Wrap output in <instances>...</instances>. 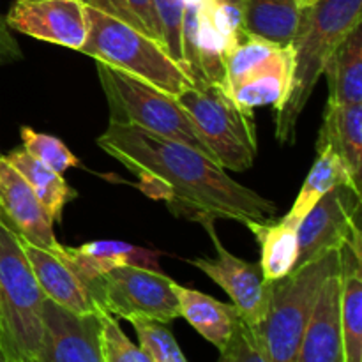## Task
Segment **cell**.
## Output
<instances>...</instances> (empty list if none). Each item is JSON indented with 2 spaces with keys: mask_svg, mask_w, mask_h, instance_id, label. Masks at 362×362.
<instances>
[{
  "mask_svg": "<svg viewBox=\"0 0 362 362\" xmlns=\"http://www.w3.org/2000/svg\"><path fill=\"white\" fill-rule=\"evenodd\" d=\"M98 147L140 179L147 197L194 223L230 219L247 226L278 216V205L233 180L197 148L134 126L108 124Z\"/></svg>",
  "mask_w": 362,
  "mask_h": 362,
  "instance_id": "6da1fadb",
  "label": "cell"
},
{
  "mask_svg": "<svg viewBox=\"0 0 362 362\" xmlns=\"http://www.w3.org/2000/svg\"><path fill=\"white\" fill-rule=\"evenodd\" d=\"M362 23V0H310L303 7L300 23L293 35L292 87L285 105L274 112L276 138L293 144L297 122L317 87L318 78L336 46L352 28Z\"/></svg>",
  "mask_w": 362,
  "mask_h": 362,
  "instance_id": "7a4b0ae2",
  "label": "cell"
},
{
  "mask_svg": "<svg viewBox=\"0 0 362 362\" xmlns=\"http://www.w3.org/2000/svg\"><path fill=\"white\" fill-rule=\"evenodd\" d=\"M85 16L87 39L80 53L170 95L180 94L193 83L189 73L170 57L161 42L90 6H85Z\"/></svg>",
  "mask_w": 362,
  "mask_h": 362,
  "instance_id": "3957f363",
  "label": "cell"
},
{
  "mask_svg": "<svg viewBox=\"0 0 362 362\" xmlns=\"http://www.w3.org/2000/svg\"><path fill=\"white\" fill-rule=\"evenodd\" d=\"M336 271H339V250L329 251L271 283L267 311L253 327L267 362H296L322 286Z\"/></svg>",
  "mask_w": 362,
  "mask_h": 362,
  "instance_id": "277c9868",
  "label": "cell"
},
{
  "mask_svg": "<svg viewBox=\"0 0 362 362\" xmlns=\"http://www.w3.org/2000/svg\"><path fill=\"white\" fill-rule=\"evenodd\" d=\"M45 300L20 237L0 216V349L11 362L34 361Z\"/></svg>",
  "mask_w": 362,
  "mask_h": 362,
  "instance_id": "5b68a950",
  "label": "cell"
},
{
  "mask_svg": "<svg viewBox=\"0 0 362 362\" xmlns=\"http://www.w3.org/2000/svg\"><path fill=\"white\" fill-rule=\"evenodd\" d=\"M175 99L221 168L246 172L253 166L258 138L251 110L214 83H191Z\"/></svg>",
  "mask_w": 362,
  "mask_h": 362,
  "instance_id": "8992f818",
  "label": "cell"
},
{
  "mask_svg": "<svg viewBox=\"0 0 362 362\" xmlns=\"http://www.w3.org/2000/svg\"><path fill=\"white\" fill-rule=\"evenodd\" d=\"M95 64L99 83L108 103V124L140 127L158 136L189 145L216 161L175 95L158 90L152 85L103 62Z\"/></svg>",
  "mask_w": 362,
  "mask_h": 362,
  "instance_id": "52a82bcc",
  "label": "cell"
},
{
  "mask_svg": "<svg viewBox=\"0 0 362 362\" xmlns=\"http://www.w3.org/2000/svg\"><path fill=\"white\" fill-rule=\"evenodd\" d=\"M175 281L158 269L122 265L103 274L92 288L99 311L113 318L152 320L168 325L179 318Z\"/></svg>",
  "mask_w": 362,
  "mask_h": 362,
  "instance_id": "ba28073f",
  "label": "cell"
},
{
  "mask_svg": "<svg viewBox=\"0 0 362 362\" xmlns=\"http://www.w3.org/2000/svg\"><path fill=\"white\" fill-rule=\"evenodd\" d=\"M362 193L352 184H338L317 202L297 226V262L304 267L322 255L339 250L361 230Z\"/></svg>",
  "mask_w": 362,
  "mask_h": 362,
  "instance_id": "9c48e42d",
  "label": "cell"
},
{
  "mask_svg": "<svg viewBox=\"0 0 362 362\" xmlns=\"http://www.w3.org/2000/svg\"><path fill=\"white\" fill-rule=\"evenodd\" d=\"M202 225L211 235L216 247V257L194 258L191 264L228 293L233 308L244 324L257 327L267 311L271 283L265 281L260 265L235 257L219 243L214 221H205Z\"/></svg>",
  "mask_w": 362,
  "mask_h": 362,
  "instance_id": "30bf717a",
  "label": "cell"
},
{
  "mask_svg": "<svg viewBox=\"0 0 362 362\" xmlns=\"http://www.w3.org/2000/svg\"><path fill=\"white\" fill-rule=\"evenodd\" d=\"M99 313H71L46 299L41 345L32 362H105Z\"/></svg>",
  "mask_w": 362,
  "mask_h": 362,
  "instance_id": "8fae6325",
  "label": "cell"
},
{
  "mask_svg": "<svg viewBox=\"0 0 362 362\" xmlns=\"http://www.w3.org/2000/svg\"><path fill=\"white\" fill-rule=\"evenodd\" d=\"M4 21L9 30L76 52L87 39L81 0H14Z\"/></svg>",
  "mask_w": 362,
  "mask_h": 362,
  "instance_id": "7c38bea8",
  "label": "cell"
},
{
  "mask_svg": "<svg viewBox=\"0 0 362 362\" xmlns=\"http://www.w3.org/2000/svg\"><path fill=\"white\" fill-rule=\"evenodd\" d=\"M0 216L21 240L66 260V246L57 240L53 232L55 223L4 154L0 156Z\"/></svg>",
  "mask_w": 362,
  "mask_h": 362,
  "instance_id": "4fadbf2b",
  "label": "cell"
},
{
  "mask_svg": "<svg viewBox=\"0 0 362 362\" xmlns=\"http://www.w3.org/2000/svg\"><path fill=\"white\" fill-rule=\"evenodd\" d=\"M21 240V239H20ZM32 272L45 297L57 306L76 315L98 313L90 290L67 260L55 257L42 247L21 240Z\"/></svg>",
  "mask_w": 362,
  "mask_h": 362,
  "instance_id": "5bb4252c",
  "label": "cell"
},
{
  "mask_svg": "<svg viewBox=\"0 0 362 362\" xmlns=\"http://www.w3.org/2000/svg\"><path fill=\"white\" fill-rule=\"evenodd\" d=\"M339 327L343 361L362 362V233L361 230L339 247Z\"/></svg>",
  "mask_w": 362,
  "mask_h": 362,
  "instance_id": "9a60e30c",
  "label": "cell"
},
{
  "mask_svg": "<svg viewBox=\"0 0 362 362\" xmlns=\"http://www.w3.org/2000/svg\"><path fill=\"white\" fill-rule=\"evenodd\" d=\"M339 271L331 274L322 286L308 327L300 339L296 362H345L341 327H339Z\"/></svg>",
  "mask_w": 362,
  "mask_h": 362,
  "instance_id": "2e32d148",
  "label": "cell"
},
{
  "mask_svg": "<svg viewBox=\"0 0 362 362\" xmlns=\"http://www.w3.org/2000/svg\"><path fill=\"white\" fill-rule=\"evenodd\" d=\"M329 147L345 165L354 184L361 187L362 105H325L317 148Z\"/></svg>",
  "mask_w": 362,
  "mask_h": 362,
  "instance_id": "e0dca14e",
  "label": "cell"
},
{
  "mask_svg": "<svg viewBox=\"0 0 362 362\" xmlns=\"http://www.w3.org/2000/svg\"><path fill=\"white\" fill-rule=\"evenodd\" d=\"M179 303V317H182L202 338L218 350H223L239 325L240 317L233 304L221 303L214 297L187 286L173 285Z\"/></svg>",
  "mask_w": 362,
  "mask_h": 362,
  "instance_id": "ac0fdd59",
  "label": "cell"
},
{
  "mask_svg": "<svg viewBox=\"0 0 362 362\" xmlns=\"http://www.w3.org/2000/svg\"><path fill=\"white\" fill-rule=\"evenodd\" d=\"M158 255L144 247L131 246L117 240H94L83 246H66V260L73 265L88 290L94 288V283L108 271L122 265H141V267L158 269Z\"/></svg>",
  "mask_w": 362,
  "mask_h": 362,
  "instance_id": "d6986e66",
  "label": "cell"
},
{
  "mask_svg": "<svg viewBox=\"0 0 362 362\" xmlns=\"http://www.w3.org/2000/svg\"><path fill=\"white\" fill-rule=\"evenodd\" d=\"M292 73L293 53L292 46L288 45L267 66L232 85L228 88V94L244 110L253 112L257 106L272 105L276 112L285 105L288 98L290 87H292Z\"/></svg>",
  "mask_w": 362,
  "mask_h": 362,
  "instance_id": "ffe728a7",
  "label": "cell"
},
{
  "mask_svg": "<svg viewBox=\"0 0 362 362\" xmlns=\"http://www.w3.org/2000/svg\"><path fill=\"white\" fill-rule=\"evenodd\" d=\"M329 103L362 105V23L345 35L324 67Z\"/></svg>",
  "mask_w": 362,
  "mask_h": 362,
  "instance_id": "44dd1931",
  "label": "cell"
},
{
  "mask_svg": "<svg viewBox=\"0 0 362 362\" xmlns=\"http://www.w3.org/2000/svg\"><path fill=\"white\" fill-rule=\"evenodd\" d=\"M297 223L286 216L246 226L260 246V269L265 281L274 283L293 271L297 262Z\"/></svg>",
  "mask_w": 362,
  "mask_h": 362,
  "instance_id": "7402d4cb",
  "label": "cell"
},
{
  "mask_svg": "<svg viewBox=\"0 0 362 362\" xmlns=\"http://www.w3.org/2000/svg\"><path fill=\"white\" fill-rule=\"evenodd\" d=\"M296 0H243V30L253 37L288 46L300 23Z\"/></svg>",
  "mask_w": 362,
  "mask_h": 362,
  "instance_id": "603a6c76",
  "label": "cell"
},
{
  "mask_svg": "<svg viewBox=\"0 0 362 362\" xmlns=\"http://www.w3.org/2000/svg\"><path fill=\"white\" fill-rule=\"evenodd\" d=\"M4 158L27 180V184L34 191L35 197L39 198V202L42 204L45 211L48 212L52 221H62L64 207L78 197V193L67 184L64 175H60L55 170L48 168L35 158H32L23 147L14 148L13 152L6 154Z\"/></svg>",
  "mask_w": 362,
  "mask_h": 362,
  "instance_id": "cb8c5ba5",
  "label": "cell"
},
{
  "mask_svg": "<svg viewBox=\"0 0 362 362\" xmlns=\"http://www.w3.org/2000/svg\"><path fill=\"white\" fill-rule=\"evenodd\" d=\"M338 184H352V186H356L341 159L331 148H317V159H315L313 166H311L310 173H308L306 180H304L303 187H300L299 194H297L286 218L299 225L304 216L317 205V202ZM357 189H361V187H357Z\"/></svg>",
  "mask_w": 362,
  "mask_h": 362,
  "instance_id": "d4e9b609",
  "label": "cell"
},
{
  "mask_svg": "<svg viewBox=\"0 0 362 362\" xmlns=\"http://www.w3.org/2000/svg\"><path fill=\"white\" fill-rule=\"evenodd\" d=\"M81 2L131 25L141 34L148 35V37L165 46L161 23H159L152 0H81Z\"/></svg>",
  "mask_w": 362,
  "mask_h": 362,
  "instance_id": "484cf974",
  "label": "cell"
},
{
  "mask_svg": "<svg viewBox=\"0 0 362 362\" xmlns=\"http://www.w3.org/2000/svg\"><path fill=\"white\" fill-rule=\"evenodd\" d=\"M20 136L23 148L32 156V158H35L39 163L48 166V168L55 170L60 175H64V173L69 172V170L80 166V159H78L76 156L71 152V148L67 147L64 141H60L57 136L37 133V131H34L32 127L27 126L21 127Z\"/></svg>",
  "mask_w": 362,
  "mask_h": 362,
  "instance_id": "4316f807",
  "label": "cell"
},
{
  "mask_svg": "<svg viewBox=\"0 0 362 362\" xmlns=\"http://www.w3.org/2000/svg\"><path fill=\"white\" fill-rule=\"evenodd\" d=\"M134 327L140 346L152 362H187L168 325L152 320L129 322Z\"/></svg>",
  "mask_w": 362,
  "mask_h": 362,
  "instance_id": "83f0119b",
  "label": "cell"
},
{
  "mask_svg": "<svg viewBox=\"0 0 362 362\" xmlns=\"http://www.w3.org/2000/svg\"><path fill=\"white\" fill-rule=\"evenodd\" d=\"M101 346L105 362H152L141 346H136L120 329L117 318L101 311Z\"/></svg>",
  "mask_w": 362,
  "mask_h": 362,
  "instance_id": "f1b7e54d",
  "label": "cell"
},
{
  "mask_svg": "<svg viewBox=\"0 0 362 362\" xmlns=\"http://www.w3.org/2000/svg\"><path fill=\"white\" fill-rule=\"evenodd\" d=\"M152 2H154L159 23H161L163 41H165L166 52L170 53L173 60H177L186 69L182 60V45H180L184 0H152Z\"/></svg>",
  "mask_w": 362,
  "mask_h": 362,
  "instance_id": "f546056e",
  "label": "cell"
},
{
  "mask_svg": "<svg viewBox=\"0 0 362 362\" xmlns=\"http://www.w3.org/2000/svg\"><path fill=\"white\" fill-rule=\"evenodd\" d=\"M218 362H267L257 331L240 320L225 349L219 350Z\"/></svg>",
  "mask_w": 362,
  "mask_h": 362,
  "instance_id": "4dcf8cb0",
  "label": "cell"
},
{
  "mask_svg": "<svg viewBox=\"0 0 362 362\" xmlns=\"http://www.w3.org/2000/svg\"><path fill=\"white\" fill-rule=\"evenodd\" d=\"M18 59H21L20 48H18L16 41L11 35V30L6 21H4V18L0 16V66Z\"/></svg>",
  "mask_w": 362,
  "mask_h": 362,
  "instance_id": "1f68e13d",
  "label": "cell"
},
{
  "mask_svg": "<svg viewBox=\"0 0 362 362\" xmlns=\"http://www.w3.org/2000/svg\"><path fill=\"white\" fill-rule=\"evenodd\" d=\"M0 362H11L9 359H7V356H6V354L2 352V349H0Z\"/></svg>",
  "mask_w": 362,
  "mask_h": 362,
  "instance_id": "d6a6232c",
  "label": "cell"
},
{
  "mask_svg": "<svg viewBox=\"0 0 362 362\" xmlns=\"http://www.w3.org/2000/svg\"><path fill=\"white\" fill-rule=\"evenodd\" d=\"M297 4H299L300 7H304V6H308V4H310V0H296Z\"/></svg>",
  "mask_w": 362,
  "mask_h": 362,
  "instance_id": "836d02e7",
  "label": "cell"
},
{
  "mask_svg": "<svg viewBox=\"0 0 362 362\" xmlns=\"http://www.w3.org/2000/svg\"><path fill=\"white\" fill-rule=\"evenodd\" d=\"M0 156H2V154H0Z\"/></svg>",
  "mask_w": 362,
  "mask_h": 362,
  "instance_id": "e575fe53",
  "label": "cell"
}]
</instances>
